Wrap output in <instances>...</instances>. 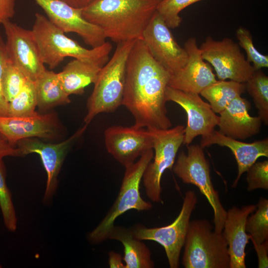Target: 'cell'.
<instances>
[{"label": "cell", "instance_id": "6da1fadb", "mask_svg": "<svg viewBox=\"0 0 268 268\" xmlns=\"http://www.w3.org/2000/svg\"><path fill=\"white\" fill-rule=\"evenodd\" d=\"M171 74L152 57L142 39L136 40L126 68L122 102L132 114L136 127L170 128L165 91Z\"/></svg>", "mask_w": 268, "mask_h": 268}, {"label": "cell", "instance_id": "7a4b0ae2", "mask_svg": "<svg viewBox=\"0 0 268 268\" xmlns=\"http://www.w3.org/2000/svg\"><path fill=\"white\" fill-rule=\"evenodd\" d=\"M158 0H92L81 8L82 16L100 27L116 43L142 39L156 11Z\"/></svg>", "mask_w": 268, "mask_h": 268}, {"label": "cell", "instance_id": "3957f363", "mask_svg": "<svg viewBox=\"0 0 268 268\" xmlns=\"http://www.w3.org/2000/svg\"><path fill=\"white\" fill-rule=\"evenodd\" d=\"M32 31L44 64L51 69L58 67L65 58L72 57L103 67L109 60L112 45L106 42L102 46L86 49L67 37L44 15L37 12Z\"/></svg>", "mask_w": 268, "mask_h": 268}, {"label": "cell", "instance_id": "277c9868", "mask_svg": "<svg viewBox=\"0 0 268 268\" xmlns=\"http://www.w3.org/2000/svg\"><path fill=\"white\" fill-rule=\"evenodd\" d=\"M135 40L117 43L112 57L101 68L87 100L85 124H89L97 115L113 112L122 105L127 62Z\"/></svg>", "mask_w": 268, "mask_h": 268}, {"label": "cell", "instance_id": "5b68a950", "mask_svg": "<svg viewBox=\"0 0 268 268\" xmlns=\"http://www.w3.org/2000/svg\"><path fill=\"white\" fill-rule=\"evenodd\" d=\"M154 152L150 149L139 157L137 161L125 167L126 170L117 198L103 219L88 234L92 244L100 243L108 238L114 227L116 219L131 209L145 211L152 205L140 196L139 185L144 171L153 159Z\"/></svg>", "mask_w": 268, "mask_h": 268}, {"label": "cell", "instance_id": "8992f818", "mask_svg": "<svg viewBox=\"0 0 268 268\" xmlns=\"http://www.w3.org/2000/svg\"><path fill=\"white\" fill-rule=\"evenodd\" d=\"M205 219L190 221L184 243L185 268H229L227 244L221 233Z\"/></svg>", "mask_w": 268, "mask_h": 268}, {"label": "cell", "instance_id": "52a82bcc", "mask_svg": "<svg viewBox=\"0 0 268 268\" xmlns=\"http://www.w3.org/2000/svg\"><path fill=\"white\" fill-rule=\"evenodd\" d=\"M187 146V154L183 151L180 152L172 167L173 171L184 183L194 185L205 196L213 209L214 230L221 233L227 211L212 184L208 161L201 145Z\"/></svg>", "mask_w": 268, "mask_h": 268}, {"label": "cell", "instance_id": "ba28073f", "mask_svg": "<svg viewBox=\"0 0 268 268\" xmlns=\"http://www.w3.org/2000/svg\"><path fill=\"white\" fill-rule=\"evenodd\" d=\"M185 128L179 125L167 129L147 128L153 138L154 160L147 166L142 179L146 195L154 202L161 201V177L166 170L172 169L183 143Z\"/></svg>", "mask_w": 268, "mask_h": 268}, {"label": "cell", "instance_id": "9c48e42d", "mask_svg": "<svg viewBox=\"0 0 268 268\" xmlns=\"http://www.w3.org/2000/svg\"><path fill=\"white\" fill-rule=\"evenodd\" d=\"M197 201L196 193L193 190L187 191L180 213L172 223L154 228L138 225L131 229L134 236L141 241L152 240L160 244L164 248L170 268H179L181 252Z\"/></svg>", "mask_w": 268, "mask_h": 268}, {"label": "cell", "instance_id": "30bf717a", "mask_svg": "<svg viewBox=\"0 0 268 268\" xmlns=\"http://www.w3.org/2000/svg\"><path fill=\"white\" fill-rule=\"evenodd\" d=\"M199 48L203 59L213 67L219 80L245 83L255 70L239 44L229 38L216 40L207 36Z\"/></svg>", "mask_w": 268, "mask_h": 268}, {"label": "cell", "instance_id": "8fae6325", "mask_svg": "<svg viewBox=\"0 0 268 268\" xmlns=\"http://www.w3.org/2000/svg\"><path fill=\"white\" fill-rule=\"evenodd\" d=\"M6 36L5 46L8 60L29 79L35 81L46 70L32 30L6 21L2 24Z\"/></svg>", "mask_w": 268, "mask_h": 268}, {"label": "cell", "instance_id": "7c38bea8", "mask_svg": "<svg viewBox=\"0 0 268 268\" xmlns=\"http://www.w3.org/2000/svg\"><path fill=\"white\" fill-rule=\"evenodd\" d=\"M142 40L153 59L171 74L186 64L188 54L174 38L170 28L156 11L145 28Z\"/></svg>", "mask_w": 268, "mask_h": 268}, {"label": "cell", "instance_id": "4fadbf2b", "mask_svg": "<svg viewBox=\"0 0 268 268\" xmlns=\"http://www.w3.org/2000/svg\"><path fill=\"white\" fill-rule=\"evenodd\" d=\"M88 125L85 124L69 137L57 143H47L39 138L32 137L18 141L16 147L20 156L35 153L40 156L47 175L43 201H49L56 191L58 176L63 161L74 142L83 134Z\"/></svg>", "mask_w": 268, "mask_h": 268}, {"label": "cell", "instance_id": "5bb4252c", "mask_svg": "<svg viewBox=\"0 0 268 268\" xmlns=\"http://www.w3.org/2000/svg\"><path fill=\"white\" fill-rule=\"evenodd\" d=\"M43 10L48 19L65 33L77 34L91 48L102 46L106 37L98 26L86 20L81 8H76L60 0H34Z\"/></svg>", "mask_w": 268, "mask_h": 268}, {"label": "cell", "instance_id": "9a60e30c", "mask_svg": "<svg viewBox=\"0 0 268 268\" xmlns=\"http://www.w3.org/2000/svg\"><path fill=\"white\" fill-rule=\"evenodd\" d=\"M104 141L108 153L125 167L152 149L153 145V136L149 130L134 125L107 128L104 132Z\"/></svg>", "mask_w": 268, "mask_h": 268}, {"label": "cell", "instance_id": "2e32d148", "mask_svg": "<svg viewBox=\"0 0 268 268\" xmlns=\"http://www.w3.org/2000/svg\"><path fill=\"white\" fill-rule=\"evenodd\" d=\"M165 97L167 101L177 103L187 114V124L185 128L183 144L189 145L198 135L203 137L208 135L218 125L219 116L199 94L184 92L168 86Z\"/></svg>", "mask_w": 268, "mask_h": 268}, {"label": "cell", "instance_id": "e0dca14e", "mask_svg": "<svg viewBox=\"0 0 268 268\" xmlns=\"http://www.w3.org/2000/svg\"><path fill=\"white\" fill-rule=\"evenodd\" d=\"M187 61L178 71L171 74L168 86L200 94L206 87L217 81L210 65L205 61L198 46L196 39L189 38L185 43Z\"/></svg>", "mask_w": 268, "mask_h": 268}, {"label": "cell", "instance_id": "ac0fdd59", "mask_svg": "<svg viewBox=\"0 0 268 268\" xmlns=\"http://www.w3.org/2000/svg\"><path fill=\"white\" fill-rule=\"evenodd\" d=\"M60 131V124L54 113L29 117L0 116V133L13 146L24 138L54 139Z\"/></svg>", "mask_w": 268, "mask_h": 268}, {"label": "cell", "instance_id": "d6986e66", "mask_svg": "<svg viewBox=\"0 0 268 268\" xmlns=\"http://www.w3.org/2000/svg\"><path fill=\"white\" fill-rule=\"evenodd\" d=\"M256 208V205L249 204L241 208L233 206L227 211L222 233L227 244L229 268H246L245 248L251 236L246 232V223Z\"/></svg>", "mask_w": 268, "mask_h": 268}, {"label": "cell", "instance_id": "ffe728a7", "mask_svg": "<svg viewBox=\"0 0 268 268\" xmlns=\"http://www.w3.org/2000/svg\"><path fill=\"white\" fill-rule=\"evenodd\" d=\"M249 102L239 96L219 114V132L236 139L244 140L258 134L262 121L258 117L249 114Z\"/></svg>", "mask_w": 268, "mask_h": 268}, {"label": "cell", "instance_id": "44dd1931", "mask_svg": "<svg viewBox=\"0 0 268 268\" xmlns=\"http://www.w3.org/2000/svg\"><path fill=\"white\" fill-rule=\"evenodd\" d=\"M212 144L229 148L233 153L238 167L237 176L232 187L237 186L243 174L262 156L268 157V138L252 143L242 142L226 136L214 130L208 135L201 137V146L202 148Z\"/></svg>", "mask_w": 268, "mask_h": 268}, {"label": "cell", "instance_id": "7402d4cb", "mask_svg": "<svg viewBox=\"0 0 268 268\" xmlns=\"http://www.w3.org/2000/svg\"><path fill=\"white\" fill-rule=\"evenodd\" d=\"M102 67L74 59L68 62L58 75L67 95H80L84 93L85 87L95 83Z\"/></svg>", "mask_w": 268, "mask_h": 268}, {"label": "cell", "instance_id": "603a6c76", "mask_svg": "<svg viewBox=\"0 0 268 268\" xmlns=\"http://www.w3.org/2000/svg\"><path fill=\"white\" fill-rule=\"evenodd\" d=\"M120 241L124 247L125 268H152L154 264L146 245L133 235L131 229L114 226L108 238Z\"/></svg>", "mask_w": 268, "mask_h": 268}, {"label": "cell", "instance_id": "cb8c5ba5", "mask_svg": "<svg viewBox=\"0 0 268 268\" xmlns=\"http://www.w3.org/2000/svg\"><path fill=\"white\" fill-rule=\"evenodd\" d=\"M34 82L37 106L41 110H47L70 102L69 96L62 87L58 73L46 69Z\"/></svg>", "mask_w": 268, "mask_h": 268}, {"label": "cell", "instance_id": "d4e9b609", "mask_svg": "<svg viewBox=\"0 0 268 268\" xmlns=\"http://www.w3.org/2000/svg\"><path fill=\"white\" fill-rule=\"evenodd\" d=\"M246 90L245 83L217 80L200 94L206 99L212 110L220 114L235 98Z\"/></svg>", "mask_w": 268, "mask_h": 268}, {"label": "cell", "instance_id": "484cf974", "mask_svg": "<svg viewBox=\"0 0 268 268\" xmlns=\"http://www.w3.org/2000/svg\"><path fill=\"white\" fill-rule=\"evenodd\" d=\"M246 90L252 98L259 117L268 124V77L261 70H255L245 83Z\"/></svg>", "mask_w": 268, "mask_h": 268}, {"label": "cell", "instance_id": "4316f807", "mask_svg": "<svg viewBox=\"0 0 268 268\" xmlns=\"http://www.w3.org/2000/svg\"><path fill=\"white\" fill-rule=\"evenodd\" d=\"M254 213L247 218V233L252 242L261 244L268 240V200L261 198Z\"/></svg>", "mask_w": 268, "mask_h": 268}, {"label": "cell", "instance_id": "83f0119b", "mask_svg": "<svg viewBox=\"0 0 268 268\" xmlns=\"http://www.w3.org/2000/svg\"><path fill=\"white\" fill-rule=\"evenodd\" d=\"M37 98L33 81L28 79L18 94L8 103V116L29 117L36 115Z\"/></svg>", "mask_w": 268, "mask_h": 268}, {"label": "cell", "instance_id": "f1b7e54d", "mask_svg": "<svg viewBox=\"0 0 268 268\" xmlns=\"http://www.w3.org/2000/svg\"><path fill=\"white\" fill-rule=\"evenodd\" d=\"M0 208L5 227L10 232L17 228V217L12 200L11 194L6 182V169L0 158Z\"/></svg>", "mask_w": 268, "mask_h": 268}, {"label": "cell", "instance_id": "f546056e", "mask_svg": "<svg viewBox=\"0 0 268 268\" xmlns=\"http://www.w3.org/2000/svg\"><path fill=\"white\" fill-rule=\"evenodd\" d=\"M28 79L18 67L7 60L2 77V92L7 102L18 94Z\"/></svg>", "mask_w": 268, "mask_h": 268}, {"label": "cell", "instance_id": "4dcf8cb0", "mask_svg": "<svg viewBox=\"0 0 268 268\" xmlns=\"http://www.w3.org/2000/svg\"><path fill=\"white\" fill-rule=\"evenodd\" d=\"M203 0H162L157 4L156 11L169 28L178 27L182 19L179 14L192 4Z\"/></svg>", "mask_w": 268, "mask_h": 268}, {"label": "cell", "instance_id": "1f68e13d", "mask_svg": "<svg viewBox=\"0 0 268 268\" xmlns=\"http://www.w3.org/2000/svg\"><path fill=\"white\" fill-rule=\"evenodd\" d=\"M236 36L239 46L245 51L246 60L255 70L268 67V56L259 52L255 48L252 34L249 30L240 26L236 30Z\"/></svg>", "mask_w": 268, "mask_h": 268}, {"label": "cell", "instance_id": "d6a6232c", "mask_svg": "<svg viewBox=\"0 0 268 268\" xmlns=\"http://www.w3.org/2000/svg\"><path fill=\"white\" fill-rule=\"evenodd\" d=\"M247 190H268V161L256 162L246 171Z\"/></svg>", "mask_w": 268, "mask_h": 268}, {"label": "cell", "instance_id": "836d02e7", "mask_svg": "<svg viewBox=\"0 0 268 268\" xmlns=\"http://www.w3.org/2000/svg\"><path fill=\"white\" fill-rule=\"evenodd\" d=\"M7 60L5 42L0 31V116H8V102L5 100L2 89V77Z\"/></svg>", "mask_w": 268, "mask_h": 268}, {"label": "cell", "instance_id": "e575fe53", "mask_svg": "<svg viewBox=\"0 0 268 268\" xmlns=\"http://www.w3.org/2000/svg\"><path fill=\"white\" fill-rule=\"evenodd\" d=\"M15 0H0V25L15 15Z\"/></svg>", "mask_w": 268, "mask_h": 268}, {"label": "cell", "instance_id": "d590c367", "mask_svg": "<svg viewBox=\"0 0 268 268\" xmlns=\"http://www.w3.org/2000/svg\"><path fill=\"white\" fill-rule=\"evenodd\" d=\"M257 253L259 268L268 267V240L261 244L252 242Z\"/></svg>", "mask_w": 268, "mask_h": 268}, {"label": "cell", "instance_id": "8d00e7d4", "mask_svg": "<svg viewBox=\"0 0 268 268\" xmlns=\"http://www.w3.org/2000/svg\"><path fill=\"white\" fill-rule=\"evenodd\" d=\"M19 156L18 149L11 145L6 138L0 133V158L5 156Z\"/></svg>", "mask_w": 268, "mask_h": 268}, {"label": "cell", "instance_id": "74e56055", "mask_svg": "<svg viewBox=\"0 0 268 268\" xmlns=\"http://www.w3.org/2000/svg\"><path fill=\"white\" fill-rule=\"evenodd\" d=\"M122 255L113 251L109 253V265L110 268H125Z\"/></svg>", "mask_w": 268, "mask_h": 268}, {"label": "cell", "instance_id": "f35d334b", "mask_svg": "<svg viewBox=\"0 0 268 268\" xmlns=\"http://www.w3.org/2000/svg\"><path fill=\"white\" fill-rule=\"evenodd\" d=\"M76 8H83L92 0H60Z\"/></svg>", "mask_w": 268, "mask_h": 268}, {"label": "cell", "instance_id": "ab89813d", "mask_svg": "<svg viewBox=\"0 0 268 268\" xmlns=\"http://www.w3.org/2000/svg\"><path fill=\"white\" fill-rule=\"evenodd\" d=\"M2 268L1 265L0 264V268Z\"/></svg>", "mask_w": 268, "mask_h": 268}, {"label": "cell", "instance_id": "60d3db41", "mask_svg": "<svg viewBox=\"0 0 268 268\" xmlns=\"http://www.w3.org/2000/svg\"><path fill=\"white\" fill-rule=\"evenodd\" d=\"M158 0L161 1V0Z\"/></svg>", "mask_w": 268, "mask_h": 268}]
</instances>
